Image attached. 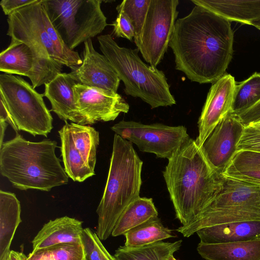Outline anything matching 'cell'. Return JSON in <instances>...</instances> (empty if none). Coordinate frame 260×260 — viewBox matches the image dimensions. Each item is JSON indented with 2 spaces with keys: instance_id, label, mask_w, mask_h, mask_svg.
<instances>
[{
  "instance_id": "obj_1",
  "label": "cell",
  "mask_w": 260,
  "mask_h": 260,
  "mask_svg": "<svg viewBox=\"0 0 260 260\" xmlns=\"http://www.w3.org/2000/svg\"><path fill=\"white\" fill-rule=\"evenodd\" d=\"M233 42L230 20L196 5L189 14L176 20L169 46L176 70L191 81L213 83L225 74Z\"/></svg>"
},
{
  "instance_id": "obj_2",
  "label": "cell",
  "mask_w": 260,
  "mask_h": 260,
  "mask_svg": "<svg viewBox=\"0 0 260 260\" xmlns=\"http://www.w3.org/2000/svg\"><path fill=\"white\" fill-rule=\"evenodd\" d=\"M176 218L185 225L197 218L223 186L224 177L190 138L168 159L162 172Z\"/></svg>"
},
{
  "instance_id": "obj_3",
  "label": "cell",
  "mask_w": 260,
  "mask_h": 260,
  "mask_svg": "<svg viewBox=\"0 0 260 260\" xmlns=\"http://www.w3.org/2000/svg\"><path fill=\"white\" fill-rule=\"evenodd\" d=\"M57 142L45 139L34 142L16 133L0 147V173L22 190L49 191L68 183L69 177L55 154Z\"/></svg>"
},
{
  "instance_id": "obj_4",
  "label": "cell",
  "mask_w": 260,
  "mask_h": 260,
  "mask_svg": "<svg viewBox=\"0 0 260 260\" xmlns=\"http://www.w3.org/2000/svg\"><path fill=\"white\" fill-rule=\"evenodd\" d=\"M143 161L132 143L115 134L106 184L96 209V234L101 240L111 235L121 213L140 197Z\"/></svg>"
},
{
  "instance_id": "obj_5",
  "label": "cell",
  "mask_w": 260,
  "mask_h": 260,
  "mask_svg": "<svg viewBox=\"0 0 260 260\" xmlns=\"http://www.w3.org/2000/svg\"><path fill=\"white\" fill-rule=\"evenodd\" d=\"M97 40L100 50L123 82L126 95L140 98L151 109L176 104L165 73L145 63L137 48L119 46L109 34L100 35Z\"/></svg>"
},
{
  "instance_id": "obj_6",
  "label": "cell",
  "mask_w": 260,
  "mask_h": 260,
  "mask_svg": "<svg viewBox=\"0 0 260 260\" xmlns=\"http://www.w3.org/2000/svg\"><path fill=\"white\" fill-rule=\"evenodd\" d=\"M7 35L27 44L44 56L71 70L82 63L78 53L71 50L51 22L43 0L21 8L8 16Z\"/></svg>"
},
{
  "instance_id": "obj_7",
  "label": "cell",
  "mask_w": 260,
  "mask_h": 260,
  "mask_svg": "<svg viewBox=\"0 0 260 260\" xmlns=\"http://www.w3.org/2000/svg\"><path fill=\"white\" fill-rule=\"evenodd\" d=\"M223 177L222 189L213 201L194 220L177 230L184 237L216 224L260 221V182Z\"/></svg>"
},
{
  "instance_id": "obj_8",
  "label": "cell",
  "mask_w": 260,
  "mask_h": 260,
  "mask_svg": "<svg viewBox=\"0 0 260 260\" xmlns=\"http://www.w3.org/2000/svg\"><path fill=\"white\" fill-rule=\"evenodd\" d=\"M101 0H43L50 20L72 50L107 25Z\"/></svg>"
},
{
  "instance_id": "obj_9",
  "label": "cell",
  "mask_w": 260,
  "mask_h": 260,
  "mask_svg": "<svg viewBox=\"0 0 260 260\" xmlns=\"http://www.w3.org/2000/svg\"><path fill=\"white\" fill-rule=\"evenodd\" d=\"M22 78L0 75V100L6 105L19 131L34 137H47L53 128V118L43 100Z\"/></svg>"
},
{
  "instance_id": "obj_10",
  "label": "cell",
  "mask_w": 260,
  "mask_h": 260,
  "mask_svg": "<svg viewBox=\"0 0 260 260\" xmlns=\"http://www.w3.org/2000/svg\"><path fill=\"white\" fill-rule=\"evenodd\" d=\"M111 129L115 134L144 152L169 159L190 138L183 125L169 126L162 123L143 124L133 120H121Z\"/></svg>"
},
{
  "instance_id": "obj_11",
  "label": "cell",
  "mask_w": 260,
  "mask_h": 260,
  "mask_svg": "<svg viewBox=\"0 0 260 260\" xmlns=\"http://www.w3.org/2000/svg\"><path fill=\"white\" fill-rule=\"evenodd\" d=\"M178 0H151L138 42L145 60L156 68L169 47L178 14Z\"/></svg>"
},
{
  "instance_id": "obj_12",
  "label": "cell",
  "mask_w": 260,
  "mask_h": 260,
  "mask_svg": "<svg viewBox=\"0 0 260 260\" xmlns=\"http://www.w3.org/2000/svg\"><path fill=\"white\" fill-rule=\"evenodd\" d=\"M62 66L42 55L37 48L13 39L0 54V71L28 77L35 89L51 81L61 73Z\"/></svg>"
},
{
  "instance_id": "obj_13",
  "label": "cell",
  "mask_w": 260,
  "mask_h": 260,
  "mask_svg": "<svg viewBox=\"0 0 260 260\" xmlns=\"http://www.w3.org/2000/svg\"><path fill=\"white\" fill-rule=\"evenodd\" d=\"M74 95L86 124L114 120L121 113H127L129 106L118 93L76 83Z\"/></svg>"
},
{
  "instance_id": "obj_14",
  "label": "cell",
  "mask_w": 260,
  "mask_h": 260,
  "mask_svg": "<svg viewBox=\"0 0 260 260\" xmlns=\"http://www.w3.org/2000/svg\"><path fill=\"white\" fill-rule=\"evenodd\" d=\"M244 127L238 116L230 112L201 147L211 166L219 174H223L236 153Z\"/></svg>"
},
{
  "instance_id": "obj_15",
  "label": "cell",
  "mask_w": 260,
  "mask_h": 260,
  "mask_svg": "<svg viewBox=\"0 0 260 260\" xmlns=\"http://www.w3.org/2000/svg\"><path fill=\"white\" fill-rule=\"evenodd\" d=\"M236 84L234 77L228 74L212 84L198 122L199 135L195 141L200 147L217 125L232 112Z\"/></svg>"
},
{
  "instance_id": "obj_16",
  "label": "cell",
  "mask_w": 260,
  "mask_h": 260,
  "mask_svg": "<svg viewBox=\"0 0 260 260\" xmlns=\"http://www.w3.org/2000/svg\"><path fill=\"white\" fill-rule=\"evenodd\" d=\"M84 45L82 64L69 73L77 83L117 92L121 80L111 63L95 50L91 39Z\"/></svg>"
},
{
  "instance_id": "obj_17",
  "label": "cell",
  "mask_w": 260,
  "mask_h": 260,
  "mask_svg": "<svg viewBox=\"0 0 260 260\" xmlns=\"http://www.w3.org/2000/svg\"><path fill=\"white\" fill-rule=\"evenodd\" d=\"M77 83L70 73H60L45 84L43 94L50 101L51 111L65 122L68 120L86 125L80 112L74 95V87Z\"/></svg>"
},
{
  "instance_id": "obj_18",
  "label": "cell",
  "mask_w": 260,
  "mask_h": 260,
  "mask_svg": "<svg viewBox=\"0 0 260 260\" xmlns=\"http://www.w3.org/2000/svg\"><path fill=\"white\" fill-rule=\"evenodd\" d=\"M82 223L67 216L49 220L32 240V252L60 244L82 243Z\"/></svg>"
},
{
  "instance_id": "obj_19",
  "label": "cell",
  "mask_w": 260,
  "mask_h": 260,
  "mask_svg": "<svg viewBox=\"0 0 260 260\" xmlns=\"http://www.w3.org/2000/svg\"><path fill=\"white\" fill-rule=\"evenodd\" d=\"M196 233L205 244L245 241L260 238V221L225 223L200 229Z\"/></svg>"
},
{
  "instance_id": "obj_20",
  "label": "cell",
  "mask_w": 260,
  "mask_h": 260,
  "mask_svg": "<svg viewBox=\"0 0 260 260\" xmlns=\"http://www.w3.org/2000/svg\"><path fill=\"white\" fill-rule=\"evenodd\" d=\"M197 251L206 260H260V238L217 244L199 243Z\"/></svg>"
},
{
  "instance_id": "obj_21",
  "label": "cell",
  "mask_w": 260,
  "mask_h": 260,
  "mask_svg": "<svg viewBox=\"0 0 260 260\" xmlns=\"http://www.w3.org/2000/svg\"><path fill=\"white\" fill-rule=\"evenodd\" d=\"M21 222V206L15 193L0 190V260H5Z\"/></svg>"
},
{
  "instance_id": "obj_22",
  "label": "cell",
  "mask_w": 260,
  "mask_h": 260,
  "mask_svg": "<svg viewBox=\"0 0 260 260\" xmlns=\"http://www.w3.org/2000/svg\"><path fill=\"white\" fill-rule=\"evenodd\" d=\"M231 21L250 25L260 19V0H191Z\"/></svg>"
},
{
  "instance_id": "obj_23",
  "label": "cell",
  "mask_w": 260,
  "mask_h": 260,
  "mask_svg": "<svg viewBox=\"0 0 260 260\" xmlns=\"http://www.w3.org/2000/svg\"><path fill=\"white\" fill-rule=\"evenodd\" d=\"M65 123L58 131L64 169L68 177L74 181L82 182L94 175L95 172L84 160L75 145L69 123Z\"/></svg>"
},
{
  "instance_id": "obj_24",
  "label": "cell",
  "mask_w": 260,
  "mask_h": 260,
  "mask_svg": "<svg viewBox=\"0 0 260 260\" xmlns=\"http://www.w3.org/2000/svg\"><path fill=\"white\" fill-rule=\"evenodd\" d=\"M157 217L158 211L152 199L140 197L121 213L111 235L113 237L124 236L133 229Z\"/></svg>"
},
{
  "instance_id": "obj_25",
  "label": "cell",
  "mask_w": 260,
  "mask_h": 260,
  "mask_svg": "<svg viewBox=\"0 0 260 260\" xmlns=\"http://www.w3.org/2000/svg\"><path fill=\"white\" fill-rule=\"evenodd\" d=\"M182 243L180 240L174 242L161 241L135 248L121 246L113 257L115 260H167L180 249Z\"/></svg>"
},
{
  "instance_id": "obj_26",
  "label": "cell",
  "mask_w": 260,
  "mask_h": 260,
  "mask_svg": "<svg viewBox=\"0 0 260 260\" xmlns=\"http://www.w3.org/2000/svg\"><path fill=\"white\" fill-rule=\"evenodd\" d=\"M222 175L244 181L260 182V152L237 151Z\"/></svg>"
},
{
  "instance_id": "obj_27",
  "label": "cell",
  "mask_w": 260,
  "mask_h": 260,
  "mask_svg": "<svg viewBox=\"0 0 260 260\" xmlns=\"http://www.w3.org/2000/svg\"><path fill=\"white\" fill-rule=\"evenodd\" d=\"M124 246L138 247L174 237L172 230L165 227L157 217L133 229L125 235Z\"/></svg>"
},
{
  "instance_id": "obj_28",
  "label": "cell",
  "mask_w": 260,
  "mask_h": 260,
  "mask_svg": "<svg viewBox=\"0 0 260 260\" xmlns=\"http://www.w3.org/2000/svg\"><path fill=\"white\" fill-rule=\"evenodd\" d=\"M75 145L87 166L94 171L99 133L93 127L74 122L69 123Z\"/></svg>"
},
{
  "instance_id": "obj_29",
  "label": "cell",
  "mask_w": 260,
  "mask_h": 260,
  "mask_svg": "<svg viewBox=\"0 0 260 260\" xmlns=\"http://www.w3.org/2000/svg\"><path fill=\"white\" fill-rule=\"evenodd\" d=\"M260 101V73L236 84L232 113L238 115Z\"/></svg>"
},
{
  "instance_id": "obj_30",
  "label": "cell",
  "mask_w": 260,
  "mask_h": 260,
  "mask_svg": "<svg viewBox=\"0 0 260 260\" xmlns=\"http://www.w3.org/2000/svg\"><path fill=\"white\" fill-rule=\"evenodd\" d=\"M26 260H86V258L82 243H70L31 251Z\"/></svg>"
},
{
  "instance_id": "obj_31",
  "label": "cell",
  "mask_w": 260,
  "mask_h": 260,
  "mask_svg": "<svg viewBox=\"0 0 260 260\" xmlns=\"http://www.w3.org/2000/svg\"><path fill=\"white\" fill-rule=\"evenodd\" d=\"M151 0H124L116 7L129 18L135 30V44L139 40Z\"/></svg>"
},
{
  "instance_id": "obj_32",
  "label": "cell",
  "mask_w": 260,
  "mask_h": 260,
  "mask_svg": "<svg viewBox=\"0 0 260 260\" xmlns=\"http://www.w3.org/2000/svg\"><path fill=\"white\" fill-rule=\"evenodd\" d=\"M81 241L86 260H107L112 256L103 245L96 233L88 228L83 229Z\"/></svg>"
},
{
  "instance_id": "obj_33",
  "label": "cell",
  "mask_w": 260,
  "mask_h": 260,
  "mask_svg": "<svg viewBox=\"0 0 260 260\" xmlns=\"http://www.w3.org/2000/svg\"><path fill=\"white\" fill-rule=\"evenodd\" d=\"M240 150L260 152V131L245 126L237 146V151Z\"/></svg>"
},
{
  "instance_id": "obj_34",
  "label": "cell",
  "mask_w": 260,
  "mask_h": 260,
  "mask_svg": "<svg viewBox=\"0 0 260 260\" xmlns=\"http://www.w3.org/2000/svg\"><path fill=\"white\" fill-rule=\"evenodd\" d=\"M113 34L117 37L125 38L133 41L135 37L133 26L127 16L123 12H118V15L113 21Z\"/></svg>"
},
{
  "instance_id": "obj_35",
  "label": "cell",
  "mask_w": 260,
  "mask_h": 260,
  "mask_svg": "<svg viewBox=\"0 0 260 260\" xmlns=\"http://www.w3.org/2000/svg\"><path fill=\"white\" fill-rule=\"evenodd\" d=\"M237 115L245 126L259 121L260 101L252 107Z\"/></svg>"
},
{
  "instance_id": "obj_36",
  "label": "cell",
  "mask_w": 260,
  "mask_h": 260,
  "mask_svg": "<svg viewBox=\"0 0 260 260\" xmlns=\"http://www.w3.org/2000/svg\"><path fill=\"white\" fill-rule=\"evenodd\" d=\"M37 0H2L0 6L6 15H10L15 11L37 2Z\"/></svg>"
},
{
  "instance_id": "obj_37",
  "label": "cell",
  "mask_w": 260,
  "mask_h": 260,
  "mask_svg": "<svg viewBox=\"0 0 260 260\" xmlns=\"http://www.w3.org/2000/svg\"><path fill=\"white\" fill-rule=\"evenodd\" d=\"M0 120L6 122L18 133V129L4 102L0 100Z\"/></svg>"
},
{
  "instance_id": "obj_38",
  "label": "cell",
  "mask_w": 260,
  "mask_h": 260,
  "mask_svg": "<svg viewBox=\"0 0 260 260\" xmlns=\"http://www.w3.org/2000/svg\"><path fill=\"white\" fill-rule=\"evenodd\" d=\"M27 257L23 252L11 250L5 260H26Z\"/></svg>"
},
{
  "instance_id": "obj_39",
  "label": "cell",
  "mask_w": 260,
  "mask_h": 260,
  "mask_svg": "<svg viewBox=\"0 0 260 260\" xmlns=\"http://www.w3.org/2000/svg\"><path fill=\"white\" fill-rule=\"evenodd\" d=\"M8 125V124L6 122L0 120V147L4 142L5 133Z\"/></svg>"
},
{
  "instance_id": "obj_40",
  "label": "cell",
  "mask_w": 260,
  "mask_h": 260,
  "mask_svg": "<svg viewBox=\"0 0 260 260\" xmlns=\"http://www.w3.org/2000/svg\"><path fill=\"white\" fill-rule=\"evenodd\" d=\"M248 125L254 127L260 131V120L255 122L249 124Z\"/></svg>"
},
{
  "instance_id": "obj_41",
  "label": "cell",
  "mask_w": 260,
  "mask_h": 260,
  "mask_svg": "<svg viewBox=\"0 0 260 260\" xmlns=\"http://www.w3.org/2000/svg\"><path fill=\"white\" fill-rule=\"evenodd\" d=\"M167 260H177L174 257V255L173 254L170 255L168 258L167 259Z\"/></svg>"
},
{
  "instance_id": "obj_42",
  "label": "cell",
  "mask_w": 260,
  "mask_h": 260,
  "mask_svg": "<svg viewBox=\"0 0 260 260\" xmlns=\"http://www.w3.org/2000/svg\"><path fill=\"white\" fill-rule=\"evenodd\" d=\"M107 260H115V259L114 258L113 256H112V257H111L110 258L107 259Z\"/></svg>"
}]
</instances>
